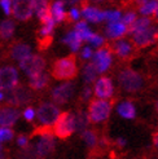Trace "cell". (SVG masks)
<instances>
[{
	"label": "cell",
	"mask_w": 158,
	"mask_h": 159,
	"mask_svg": "<svg viewBox=\"0 0 158 159\" xmlns=\"http://www.w3.org/2000/svg\"><path fill=\"white\" fill-rule=\"evenodd\" d=\"M113 49H114V53L121 58H128L130 54H131V51H132V47L128 42H124V40H119L114 45H113Z\"/></svg>",
	"instance_id": "obj_24"
},
{
	"label": "cell",
	"mask_w": 158,
	"mask_h": 159,
	"mask_svg": "<svg viewBox=\"0 0 158 159\" xmlns=\"http://www.w3.org/2000/svg\"><path fill=\"white\" fill-rule=\"evenodd\" d=\"M75 132V118L70 111L60 113L57 120L53 124V133L61 140L69 139Z\"/></svg>",
	"instance_id": "obj_3"
},
{
	"label": "cell",
	"mask_w": 158,
	"mask_h": 159,
	"mask_svg": "<svg viewBox=\"0 0 158 159\" xmlns=\"http://www.w3.org/2000/svg\"><path fill=\"white\" fill-rule=\"evenodd\" d=\"M77 74L78 66L74 54L57 60L52 66V76L57 80H70L75 78Z\"/></svg>",
	"instance_id": "obj_1"
},
{
	"label": "cell",
	"mask_w": 158,
	"mask_h": 159,
	"mask_svg": "<svg viewBox=\"0 0 158 159\" xmlns=\"http://www.w3.org/2000/svg\"><path fill=\"white\" fill-rule=\"evenodd\" d=\"M30 54H31V48H30V45H27L25 43H16V44L12 45V48H11L12 58L17 60V61L26 58Z\"/></svg>",
	"instance_id": "obj_19"
},
{
	"label": "cell",
	"mask_w": 158,
	"mask_h": 159,
	"mask_svg": "<svg viewBox=\"0 0 158 159\" xmlns=\"http://www.w3.org/2000/svg\"><path fill=\"white\" fill-rule=\"evenodd\" d=\"M14 136V132L9 128V127H0V144L2 142H8L11 141Z\"/></svg>",
	"instance_id": "obj_32"
},
{
	"label": "cell",
	"mask_w": 158,
	"mask_h": 159,
	"mask_svg": "<svg viewBox=\"0 0 158 159\" xmlns=\"http://www.w3.org/2000/svg\"><path fill=\"white\" fill-rule=\"evenodd\" d=\"M81 2H82V16L87 21L97 23L105 20V12H101L95 7H90L88 3H86V0H81Z\"/></svg>",
	"instance_id": "obj_15"
},
{
	"label": "cell",
	"mask_w": 158,
	"mask_h": 159,
	"mask_svg": "<svg viewBox=\"0 0 158 159\" xmlns=\"http://www.w3.org/2000/svg\"><path fill=\"white\" fill-rule=\"evenodd\" d=\"M88 43H91L93 47H100V45L104 44V38L100 36V35H97V34H93V35L91 36V39L88 40Z\"/></svg>",
	"instance_id": "obj_37"
},
{
	"label": "cell",
	"mask_w": 158,
	"mask_h": 159,
	"mask_svg": "<svg viewBox=\"0 0 158 159\" xmlns=\"http://www.w3.org/2000/svg\"><path fill=\"white\" fill-rule=\"evenodd\" d=\"M117 111H118V114L124 119H133L136 116V109L132 102H130V101H124L122 104H119L117 107Z\"/></svg>",
	"instance_id": "obj_22"
},
{
	"label": "cell",
	"mask_w": 158,
	"mask_h": 159,
	"mask_svg": "<svg viewBox=\"0 0 158 159\" xmlns=\"http://www.w3.org/2000/svg\"><path fill=\"white\" fill-rule=\"evenodd\" d=\"M126 33H127V25L123 22H110L105 29V35L109 39H118L122 38Z\"/></svg>",
	"instance_id": "obj_18"
},
{
	"label": "cell",
	"mask_w": 158,
	"mask_h": 159,
	"mask_svg": "<svg viewBox=\"0 0 158 159\" xmlns=\"http://www.w3.org/2000/svg\"><path fill=\"white\" fill-rule=\"evenodd\" d=\"M95 2H102V0H95Z\"/></svg>",
	"instance_id": "obj_51"
},
{
	"label": "cell",
	"mask_w": 158,
	"mask_h": 159,
	"mask_svg": "<svg viewBox=\"0 0 158 159\" xmlns=\"http://www.w3.org/2000/svg\"><path fill=\"white\" fill-rule=\"evenodd\" d=\"M75 31H78V34L81 35L82 40L88 42L91 36L93 35V33L90 30V27L87 26V22L86 21H81V22H77L75 23Z\"/></svg>",
	"instance_id": "obj_30"
},
{
	"label": "cell",
	"mask_w": 158,
	"mask_h": 159,
	"mask_svg": "<svg viewBox=\"0 0 158 159\" xmlns=\"http://www.w3.org/2000/svg\"><path fill=\"white\" fill-rule=\"evenodd\" d=\"M48 80H49L48 74L42 71V73H39L36 75L30 76V88L34 89V91H40L47 87Z\"/></svg>",
	"instance_id": "obj_20"
},
{
	"label": "cell",
	"mask_w": 158,
	"mask_h": 159,
	"mask_svg": "<svg viewBox=\"0 0 158 159\" xmlns=\"http://www.w3.org/2000/svg\"><path fill=\"white\" fill-rule=\"evenodd\" d=\"M81 56H82V58H84V60H87V58H91L92 56H93L92 49H91V47H86V48H83V51H82Z\"/></svg>",
	"instance_id": "obj_41"
},
{
	"label": "cell",
	"mask_w": 158,
	"mask_h": 159,
	"mask_svg": "<svg viewBox=\"0 0 158 159\" xmlns=\"http://www.w3.org/2000/svg\"><path fill=\"white\" fill-rule=\"evenodd\" d=\"M112 111V104L106 98H95L90 102L88 106V115L92 123H102L105 122Z\"/></svg>",
	"instance_id": "obj_4"
},
{
	"label": "cell",
	"mask_w": 158,
	"mask_h": 159,
	"mask_svg": "<svg viewBox=\"0 0 158 159\" xmlns=\"http://www.w3.org/2000/svg\"><path fill=\"white\" fill-rule=\"evenodd\" d=\"M20 118V111L13 107H2L0 109V125L12 127Z\"/></svg>",
	"instance_id": "obj_16"
},
{
	"label": "cell",
	"mask_w": 158,
	"mask_h": 159,
	"mask_svg": "<svg viewBox=\"0 0 158 159\" xmlns=\"http://www.w3.org/2000/svg\"><path fill=\"white\" fill-rule=\"evenodd\" d=\"M23 118H25L27 122H33L34 118H35V110L33 107L25 109V111H23Z\"/></svg>",
	"instance_id": "obj_39"
},
{
	"label": "cell",
	"mask_w": 158,
	"mask_h": 159,
	"mask_svg": "<svg viewBox=\"0 0 158 159\" xmlns=\"http://www.w3.org/2000/svg\"><path fill=\"white\" fill-rule=\"evenodd\" d=\"M62 42L65 44H67L73 52H77L79 48H81V44L83 40H82L81 35L78 34V31H72V33H69L64 39H62Z\"/></svg>",
	"instance_id": "obj_23"
},
{
	"label": "cell",
	"mask_w": 158,
	"mask_h": 159,
	"mask_svg": "<svg viewBox=\"0 0 158 159\" xmlns=\"http://www.w3.org/2000/svg\"><path fill=\"white\" fill-rule=\"evenodd\" d=\"M5 98V93H3L2 91H0V101H3Z\"/></svg>",
	"instance_id": "obj_46"
},
{
	"label": "cell",
	"mask_w": 158,
	"mask_h": 159,
	"mask_svg": "<svg viewBox=\"0 0 158 159\" xmlns=\"http://www.w3.org/2000/svg\"><path fill=\"white\" fill-rule=\"evenodd\" d=\"M18 84V73L12 66L0 67V91L12 89Z\"/></svg>",
	"instance_id": "obj_11"
},
{
	"label": "cell",
	"mask_w": 158,
	"mask_h": 159,
	"mask_svg": "<svg viewBox=\"0 0 158 159\" xmlns=\"http://www.w3.org/2000/svg\"><path fill=\"white\" fill-rule=\"evenodd\" d=\"M34 12V0H12V14L18 21H27Z\"/></svg>",
	"instance_id": "obj_9"
},
{
	"label": "cell",
	"mask_w": 158,
	"mask_h": 159,
	"mask_svg": "<svg viewBox=\"0 0 158 159\" xmlns=\"http://www.w3.org/2000/svg\"><path fill=\"white\" fill-rule=\"evenodd\" d=\"M73 94H74V83L66 82L64 84L56 87V88L52 91V100L54 104L64 105L72 98Z\"/></svg>",
	"instance_id": "obj_12"
},
{
	"label": "cell",
	"mask_w": 158,
	"mask_h": 159,
	"mask_svg": "<svg viewBox=\"0 0 158 159\" xmlns=\"http://www.w3.org/2000/svg\"><path fill=\"white\" fill-rule=\"evenodd\" d=\"M118 80L126 92L135 93L143 88V78L137 71L132 69L122 70L119 73V76H118Z\"/></svg>",
	"instance_id": "obj_5"
},
{
	"label": "cell",
	"mask_w": 158,
	"mask_h": 159,
	"mask_svg": "<svg viewBox=\"0 0 158 159\" xmlns=\"http://www.w3.org/2000/svg\"><path fill=\"white\" fill-rule=\"evenodd\" d=\"M69 17H70V20H73V21H78L79 17H81L79 9H77V8H73V9L70 11V13H69Z\"/></svg>",
	"instance_id": "obj_42"
},
{
	"label": "cell",
	"mask_w": 158,
	"mask_h": 159,
	"mask_svg": "<svg viewBox=\"0 0 158 159\" xmlns=\"http://www.w3.org/2000/svg\"><path fill=\"white\" fill-rule=\"evenodd\" d=\"M114 93V85L110 78L101 76L97 82H95V94L100 98H110Z\"/></svg>",
	"instance_id": "obj_14"
},
{
	"label": "cell",
	"mask_w": 158,
	"mask_h": 159,
	"mask_svg": "<svg viewBox=\"0 0 158 159\" xmlns=\"http://www.w3.org/2000/svg\"><path fill=\"white\" fill-rule=\"evenodd\" d=\"M54 25H56V21L52 18H49L48 21L43 22V27L40 29V35H52L53 30H54Z\"/></svg>",
	"instance_id": "obj_33"
},
{
	"label": "cell",
	"mask_w": 158,
	"mask_h": 159,
	"mask_svg": "<svg viewBox=\"0 0 158 159\" xmlns=\"http://www.w3.org/2000/svg\"><path fill=\"white\" fill-rule=\"evenodd\" d=\"M156 109H157V111H158V101H157V105H156Z\"/></svg>",
	"instance_id": "obj_50"
},
{
	"label": "cell",
	"mask_w": 158,
	"mask_h": 159,
	"mask_svg": "<svg viewBox=\"0 0 158 159\" xmlns=\"http://www.w3.org/2000/svg\"><path fill=\"white\" fill-rule=\"evenodd\" d=\"M90 97H91V88L90 87H86V88L83 89V92H82V100L87 101Z\"/></svg>",
	"instance_id": "obj_43"
},
{
	"label": "cell",
	"mask_w": 158,
	"mask_h": 159,
	"mask_svg": "<svg viewBox=\"0 0 158 159\" xmlns=\"http://www.w3.org/2000/svg\"><path fill=\"white\" fill-rule=\"evenodd\" d=\"M14 30H16L14 22L12 20H4L0 23V39H3V40L11 39L14 34Z\"/></svg>",
	"instance_id": "obj_25"
},
{
	"label": "cell",
	"mask_w": 158,
	"mask_h": 159,
	"mask_svg": "<svg viewBox=\"0 0 158 159\" xmlns=\"http://www.w3.org/2000/svg\"><path fill=\"white\" fill-rule=\"evenodd\" d=\"M52 125H42L40 128L34 131V134H39L40 140H39L38 145L35 148V154L39 158H44L53 153L54 150V137H53V129H51Z\"/></svg>",
	"instance_id": "obj_2"
},
{
	"label": "cell",
	"mask_w": 158,
	"mask_h": 159,
	"mask_svg": "<svg viewBox=\"0 0 158 159\" xmlns=\"http://www.w3.org/2000/svg\"><path fill=\"white\" fill-rule=\"evenodd\" d=\"M97 71L99 70H97L96 65H95L93 62L87 63V65L84 66V69H83V79H84L86 84H91V83H93L95 80H96Z\"/></svg>",
	"instance_id": "obj_27"
},
{
	"label": "cell",
	"mask_w": 158,
	"mask_h": 159,
	"mask_svg": "<svg viewBox=\"0 0 158 159\" xmlns=\"http://www.w3.org/2000/svg\"><path fill=\"white\" fill-rule=\"evenodd\" d=\"M20 67H21V70L25 71L29 76H33V75H36L39 73H42V71H44L45 60L42 56L30 54L26 58L20 61Z\"/></svg>",
	"instance_id": "obj_7"
},
{
	"label": "cell",
	"mask_w": 158,
	"mask_h": 159,
	"mask_svg": "<svg viewBox=\"0 0 158 159\" xmlns=\"http://www.w3.org/2000/svg\"><path fill=\"white\" fill-rule=\"evenodd\" d=\"M4 100L7 101L8 105L22 106V105H27L33 101V93H31V91L27 87L17 84L12 89H8V93H5Z\"/></svg>",
	"instance_id": "obj_6"
},
{
	"label": "cell",
	"mask_w": 158,
	"mask_h": 159,
	"mask_svg": "<svg viewBox=\"0 0 158 159\" xmlns=\"http://www.w3.org/2000/svg\"><path fill=\"white\" fill-rule=\"evenodd\" d=\"M92 57H93V63L96 65L99 73H105L112 65V52H110L108 47L99 49Z\"/></svg>",
	"instance_id": "obj_13"
},
{
	"label": "cell",
	"mask_w": 158,
	"mask_h": 159,
	"mask_svg": "<svg viewBox=\"0 0 158 159\" xmlns=\"http://www.w3.org/2000/svg\"><path fill=\"white\" fill-rule=\"evenodd\" d=\"M153 144H154V146L158 149V132H154V133H153Z\"/></svg>",
	"instance_id": "obj_45"
},
{
	"label": "cell",
	"mask_w": 158,
	"mask_h": 159,
	"mask_svg": "<svg viewBox=\"0 0 158 159\" xmlns=\"http://www.w3.org/2000/svg\"><path fill=\"white\" fill-rule=\"evenodd\" d=\"M0 7L3 8L5 14L9 16L12 13V0H0Z\"/></svg>",
	"instance_id": "obj_38"
},
{
	"label": "cell",
	"mask_w": 158,
	"mask_h": 159,
	"mask_svg": "<svg viewBox=\"0 0 158 159\" xmlns=\"http://www.w3.org/2000/svg\"><path fill=\"white\" fill-rule=\"evenodd\" d=\"M119 18H121V12L119 11H106L105 12V20H108L109 22L119 21Z\"/></svg>",
	"instance_id": "obj_35"
},
{
	"label": "cell",
	"mask_w": 158,
	"mask_h": 159,
	"mask_svg": "<svg viewBox=\"0 0 158 159\" xmlns=\"http://www.w3.org/2000/svg\"><path fill=\"white\" fill-rule=\"evenodd\" d=\"M17 144L21 146V148H27L29 146V139L26 136H23V134H21V136L17 139Z\"/></svg>",
	"instance_id": "obj_40"
},
{
	"label": "cell",
	"mask_w": 158,
	"mask_h": 159,
	"mask_svg": "<svg viewBox=\"0 0 158 159\" xmlns=\"http://www.w3.org/2000/svg\"><path fill=\"white\" fill-rule=\"evenodd\" d=\"M151 20H149L148 17H141V18H136L135 21H133L131 25H128V33L131 34H135L137 33V31H141L146 29L148 26H151Z\"/></svg>",
	"instance_id": "obj_28"
},
{
	"label": "cell",
	"mask_w": 158,
	"mask_h": 159,
	"mask_svg": "<svg viewBox=\"0 0 158 159\" xmlns=\"http://www.w3.org/2000/svg\"><path fill=\"white\" fill-rule=\"evenodd\" d=\"M34 12L36 13L38 18L43 22L52 18V12L49 9L48 0H34Z\"/></svg>",
	"instance_id": "obj_17"
},
{
	"label": "cell",
	"mask_w": 158,
	"mask_h": 159,
	"mask_svg": "<svg viewBox=\"0 0 158 159\" xmlns=\"http://www.w3.org/2000/svg\"><path fill=\"white\" fill-rule=\"evenodd\" d=\"M157 8H158V0H145L144 3L140 4L139 11L141 14L149 16V14H154Z\"/></svg>",
	"instance_id": "obj_31"
},
{
	"label": "cell",
	"mask_w": 158,
	"mask_h": 159,
	"mask_svg": "<svg viewBox=\"0 0 158 159\" xmlns=\"http://www.w3.org/2000/svg\"><path fill=\"white\" fill-rule=\"evenodd\" d=\"M137 17H136V13L135 12H127L123 17H122V22L126 23V25H131V23L135 21Z\"/></svg>",
	"instance_id": "obj_36"
},
{
	"label": "cell",
	"mask_w": 158,
	"mask_h": 159,
	"mask_svg": "<svg viewBox=\"0 0 158 159\" xmlns=\"http://www.w3.org/2000/svg\"><path fill=\"white\" fill-rule=\"evenodd\" d=\"M82 133V139L83 141L86 142V145L91 148V149H95L97 148V144H99V139L96 136V133L93 131H90V129H84L81 132Z\"/></svg>",
	"instance_id": "obj_29"
},
{
	"label": "cell",
	"mask_w": 158,
	"mask_h": 159,
	"mask_svg": "<svg viewBox=\"0 0 158 159\" xmlns=\"http://www.w3.org/2000/svg\"><path fill=\"white\" fill-rule=\"evenodd\" d=\"M58 115H60L58 107L54 104H51V102L42 104L36 111V116L43 125H53L54 122L57 120Z\"/></svg>",
	"instance_id": "obj_8"
},
{
	"label": "cell",
	"mask_w": 158,
	"mask_h": 159,
	"mask_svg": "<svg viewBox=\"0 0 158 159\" xmlns=\"http://www.w3.org/2000/svg\"><path fill=\"white\" fill-rule=\"evenodd\" d=\"M154 17H156V18L158 20V8H157V11L154 12Z\"/></svg>",
	"instance_id": "obj_48"
},
{
	"label": "cell",
	"mask_w": 158,
	"mask_h": 159,
	"mask_svg": "<svg viewBox=\"0 0 158 159\" xmlns=\"http://www.w3.org/2000/svg\"><path fill=\"white\" fill-rule=\"evenodd\" d=\"M115 144L119 146V148H123V146H126V140L122 139V137H119V139H117V140H115Z\"/></svg>",
	"instance_id": "obj_44"
},
{
	"label": "cell",
	"mask_w": 158,
	"mask_h": 159,
	"mask_svg": "<svg viewBox=\"0 0 158 159\" xmlns=\"http://www.w3.org/2000/svg\"><path fill=\"white\" fill-rule=\"evenodd\" d=\"M133 2H135V3H137V4H141V3H144L145 0H133Z\"/></svg>",
	"instance_id": "obj_47"
},
{
	"label": "cell",
	"mask_w": 158,
	"mask_h": 159,
	"mask_svg": "<svg viewBox=\"0 0 158 159\" xmlns=\"http://www.w3.org/2000/svg\"><path fill=\"white\" fill-rule=\"evenodd\" d=\"M52 43V35H42V38L38 40V48L40 51L47 49Z\"/></svg>",
	"instance_id": "obj_34"
},
{
	"label": "cell",
	"mask_w": 158,
	"mask_h": 159,
	"mask_svg": "<svg viewBox=\"0 0 158 159\" xmlns=\"http://www.w3.org/2000/svg\"><path fill=\"white\" fill-rule=\"evenodd\" d=\"M74 118H75V131L78 132L84 131L91 122L90 115L86 111H78L77 114H74Z\"/></svg>",
	"instance_id": "obj_26"
},
{
	"label": "cell",
	"mask_w": 158,
	"mask_h": 159,
	"mask_svg": "<svg viewBox=\"0 0 158 159\" xmlns=\"http://www.w3.org/2000/svg\"><path fill=\"white\" fill-rule=\"evenodd\" d=\"M0 158H4V152H0Z\"/></svg>",
	"instance_id": "obj_49"
},
{
	"label": "cell",
	"mask_w": 158,
	"mask_h": 159,
	"mask_svg": "<svg viewBox=\"0 0 158 159\" xmlns=\"http://www.w3.org/2000/svg\"><path fill=\"white\" fill-rule=\"evenodd\" d=\"M132 39H133V44H135L137 48H145V47L153 44L158 39V29L148 26L146 29L133 34Z\"/></svg>",
	"instance_id": "obj_10"
},
{
	"label": "cell",
	"mask_w": 158,
	"mask_h": 159,
	"mask_svg": "<svg viewBox=\"0 0 158 159\" xmlns=\"http://www.w3.org/2000/svg\"><path fill=\"white\" fill-rule=\"evenodd\" d=\"M65 2L64 0H57L54 2L52 8H51V12H52V17L56 22H64L66 20V12H65Z\"/></svg>",
	"instance_id": "obj_21"
}]
</instances>
